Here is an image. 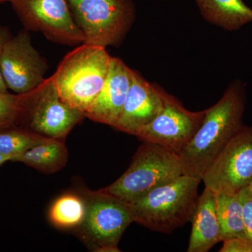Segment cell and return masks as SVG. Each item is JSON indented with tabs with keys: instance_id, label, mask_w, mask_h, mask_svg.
<instances>
[{
	"instance_id": "cell-16",
	"label": "cell",
	"mask_w": 252,
	"mask_h": 252,
	"mask_svg": "<svg viewBox=\"0 0 252 252\" xmlns=\"http://www.w3.org/2000/svg\"><path fill=\"white\" fill-rule=\"evenodd\" d=\"M68 151L62 139L50 138L15 158L20 162L45 173H54L65 166Z\"/></svg>"
},
{
	"instance_id": "cell-13",
	"label": "cell",
	"mask_w": 252,
	"mask_h": 252,
	"mask_svg": "<svg viewBox=\"0 0 252 252\" xmlns=\"http://www.w3.org/2000/svg\"><path fill=\"white\" fill-rule=\"evenodd\" d=\"M132 69L113 58L110 69L98 95L86 111V117L114 127L122 114L131 84Z\"/></svg>"
},
{
	"instance_id": "cell-18",
	"label": "cell",
	"mask_w": 252,
	"mask_h": 252,
	"mask_svg": "<svg viewBox=\"0 0 252 252\" xmlns=\"http://www.w3.org/2000/svg\"><path fill=\"white\" fill-rule=\"evenodd\" d=\"M86 203L82 195L67 193L55 200L49 210V220L61 228H77L84 220Z\"/></svg>"
},
{
	"instance_id": "cell-15",
	"label": "cell",
	"mask_w": 252,
	"mask_h": 252,
	"mask_svg": "<svg viewBox=\"0 0 252 252\" xmlns=\"http://www.w3.org/2000/svg\"><path fill=\"white\" fill-rule=\"evenodd\" d=\"M195 1L204 19L225 31H238L252 22V9L243 0Z\"/></svg>"
},
{
	"instance_id": "cell-5",
	"label": "cell",
	"mask_w": 252,
	"mask_h": 252,
	"mask_svg": "<svg viewBox=\"0 0 252 252\" xmlns=\"http://www.w3.org/2000/svg\"><path fill=\"white\" fill-rule=\"evenodd\" d=\"M86 203L84 220L77 227L79 238L88 249L97 252H117L126 228L133 222L128 205L104 191L83 192Z\"/></svg>"
},
{
	"instance_id": "cell-8",
	"label": "cell",
	"mask_w": 252,
	"mask_h": 252,
	"mask_svg": "<svg viewBox=\"0 0 252 252\" xmlns=\"http://www.w3.org/2000/svg\"><path fill=\"white\" fill-rule=\"evenodd\" d=\"M252 180V126H244L204 174L205 188L215 194L238 193Z\"/></svg>"
},
{
	"instance_id": "cell-4",
	"label": "cell",
	"mask_w": 252,
	"mask_h": 252,
	"mask_svg": "<svg viewBox=\"0 0 252 252\" xmlns=\"http://www.w3.org/2000/svg\"><path fill=\"white\" fill-rule=\"evenodd\" d=\"M183 175L178 154L157 144L143 142L130 166L104 191L124 201H132Z\"/></svg>"
},
{
	"instance_id": "cell-9",
	"label": "cell",
	"mask_w": 252,
	"mask_h": 252,
	"mask_svg": "<svg viewBox=\"0 0 252 252\" xmlns=\"http://www.w3.org/2000/svg\"><path fill=\"white\" fill-rule=\"evenodd\" d=\"M27 31L39 32L49 40L68 46L85 41L67 0H9Z\"/></svg>"
},
{
	"instance_id": "cell-1",
	"label": "cell",
	"mask_w": 252,
	"mask_h": 252,
	"mask_svg": "<svg viewBox=\"0 0 252 252\" xmlns=\"http://www.w3.org/2000/svg\"><path fill=\"white\" fill-rule=\"evenodd\" d=\"M245 104V85L235 81L215 105L206 109L203 124L178 154L183 175L202 181L215 158L243 127Z\"/></svg>"
},
{
	"instance_id": "cell-11",
	"label": "cell",
	"mask_w": 252,
	"mask_h": 252,
	"mask_svg": "<svg viewBox=\"0 0 252 252\" xmlns=\"http://www.w3.org/2000/svg\"><path fill=\"white\" fill-rule=\"evenodd\" d=\"M1 69L8 89L18 94L29 93L45 80L47 63L32 44L27 30L20 31L6 41Z\"/></svg>"
},
{
	"instance_id": "cell-17",
	"label": "cell",
	"mask_w": 252,
	"mask_h": 252,
	"mask_svg": "<svg viewBox=\"0 0 252 252\" xmlns=\"http://www.w3.org/2000/svg\"><path fill=\"white\" fill-rule=\"evenodd\" d=\"M216 210L221 242L227 239H248L240 193L216 194Z\"/></svg>"
},
{
	"instance_id": "cell-3",
	"label": "cell",
	"mask_w": 252,
	"mask_h": 252,
	"mask_svg": "<svg viewBox=\"0 0 252 252\" xmlns=\"http://www.w3.org/2000/svg\"><path fill=\"white\" fill-rule=\"evenodd\" d=\"M112 59L106 48L85 43L66 55L52 76L63 100L85 113L103 87Z\"/></svg>"
},
{
	"instance_id": "cell-7",
	"label": "cell",
	"mask_w": 252,
	"mask_h": 252,
	"mask_svg": "<svg viewBox=\"0 0 252 252\" xmlns=\"http://www.w3.org/2000/svg\"><path fill=\"white\" fill-rule=\"evenodd\" d=\"M22 96L18 126L48 138L64 140L85 113L63 100L52 77Z\"/></svg>"
},
{
	"instance_id": "cell-26",
	"label": "cell",
	"mask_w": 252,
	"mask_h": 252,
	"mask_svg": "<svg viewBox=\"0 0 252 252\" xmlns=\"http://www.w3.org/2000/svg\"><path fill=\"white\" fill-rule=\"evenodd\" d=\"M7 1H9V0H0V4H2V3L7 2Z\"/></svg>"
},
{
	"instance_id": "cell-21",
	"label": "cell",
	"mask_w": 252,
	"mask_h": 252,
	"mask_svg": "<svg viewBox=\"0 0 252 252\" xmlns=\"http://www.w3.org/2000/svg\"><path fill=\"white\" fill-rule=\"evenodd\" d=\"M239 193L243 204L245 231L248 240L252 243V193L248 187L242 189Z\"/></svg>"
},
{
	"instance_id": "cell-23",
	"label": "cell",
	"mask_w": 252,
	"mask_h": 252,
	"mask_svg": "<svg viewBox=\"0 0 252 252\" xmlns=\"http://www.w3.org/2000/svg\"><path fill=\"white\" fill-rule=\"evenodd\" d=\"M11 35V32L9 28L4 27V26H0V92H9L7 86L5 84L4 79H3L2 74H1V56H2L3 49L6 41L9 39Z\"/></svg>"
},
{
	"instance_id": "cell-20",
	"label": "cell",
	"mask_w": 252,
	"mask_h": 252,
	"mask_svg": "<svg viewBox=\"0 0 252 252\" xmlns=\"http://www.w3.org/2000/svg\"><path fill=\"white\" fill-rule=\"evenodd\" d=\"M21 109V94L0 92V130L18 126Z\"/></svg>"
},
{
	"instance_id": "cell-12",
	"label": "cell",
	"mask_w": 252,
	"mask_h": 252,
	"mask_svg": "<svg viewBox=\"0 0 252 252\" xmlns=\"http://www.w3.org/2000/svg\"><path fill=\"white\" fill-rule=\"evenodd\" d=\"M163 91L132 69L130 89L114 128L135 136L142 127L148 125L161 112Z\"/></svg>"
},
{
	"instance_id": "cell-24",
	"label": "cell",
	"mask_w": 252,
	"mask_h": 252,
	"mask_svg": "<svg viewBox=\"0 0 252 252\" xmlns=\"http://www.w3.org/2000/svg\"><path fill=\"white\" fill-rule=\"evenodd\" d=\"M10 161L9 158L5 157L4 155L0 153V166L5 163L6 162Z\"/></svg>"
},
{
	"instance_id": "cell-2",
	"label": "cell",
	"mask_w": 252,
	"mask_h": 252,
	"mask_svg": "<svg viewBox=\"0 0 252 252\" xmlns=\"http://www.w3.org/2000/svg\"><path fill=\"white\" fill-rule=\"evenodd\" d=\"M201 180L183 175L127 202L133 222L153 231L171 233L190 221Z\"/></svg>"
},
{
	"instance_id": "cell-19",
	"label": "cell",
	"mask_w": 252,
	"mask_h": 252,
	"mask_svg": "<svg viewBox=\"0 0 252 252\" xmlns=\"http://www.w3.org/2000/svg\"><path fill=\"white\" fill-rule=\"evenodd\" d=\"M50 138L19 127L14 126L0 130V153L10 161Z\"/></svg>"
},
{
	"instance_id": "cell-10",
	"label": "cell",
	"mask_w": 252,
	"mask_h": 252,
	"mask_svg": "<svg viewBox=\"0 0 252 252\" xmlns=\"http://www.w3.org/2000/svg\"><path fill=\"white\" fill-rule=\"evenodd\" d=\"M163 107L155 119L136 134L142 142L157 144L179 154L203 124L206 109L190 112L163 91Z\"/></svg>"
},
{
	"instance_id": "cell-6",
	"label": "cell",
	"mask_w": 252,
	"mask_h": 252,
	"mask_svg": "<svg viewBox=\"0 0 252 252\" xmlns=\"http://www.w3.org/2000/svg\"><path fill=\"white\" fill-rule=\"evenodd\" d=\"M76 23L90 45L117 47L135 19L132 0H67Z\"/></svg>"
},
{
	"instance_id": "cell-14",
	"label": "cell",
	"mask_w": 252,
	"mask_h": 252,
	"mask_svg": "<svg viewBox=\"0 0 252 252\" xmlns=\"http://www.w3.org/2000/svg\"><path fill=\"white\" fill-rule=\"evenodd\" d=\"M192 229L187 252H207L221 242L216 210V194L205 188L199 195L191 220Z\"/></svg>"
},
{
	"instance_id": "cell-22",
	"label": "cell",
	"mask_w": 252,
	"mask_h": 252,
	"mask_svg": "<svg viewBox=\"0 0 252 252\" xmlns=\"http://www.w3.org/2000/svg\"><path fill=\"white\" fill-rule=\"evenodd\" d=\"M223 243L220 252H252V243L248 239L230 238Z\"/></svg>"
},
{
	"instance_id": "cell-25",
	"label": "cell",
	"mask_w": 252,
	"mask_h": 252,
	"mask_svg": "<svg viewBox=\"0 0 252 252\" xmlns=\"http://www.w3.org/2000/svg\"><path fill=\"white\" fill-rule=\"evenodd\" d=\"M248 188L249 190H250V191H251V193H252V182H250V185H249Z\"/></svg>"
}]
</instances>
